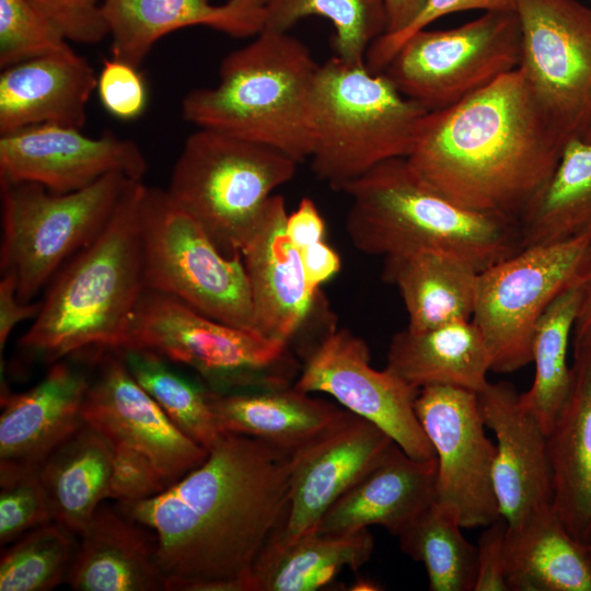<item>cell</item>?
<instances>
[{
    "label": "cell",
    "instance_id": "6da1fadb",
    "mask_svg": "<svg viewBox=\"0 0 591 591\" xmlns=\"http://www.w3.org/2000/svg\"><path fill=\"white\" fill-rule=\"evenodd\" d=\"M291 454L223 432L206 460L165 490L117 505L154 534L165 590H246L255 563L285 525Z\"/></svg>",
    "mask_w": 591,
    "mask_h": 591
},
{
    "label": "cell",
    "instance_id": "7a4b0ae2",
    "mask_svg": "<svg viewBox=\"0 0 591 591\" xmlns=\"http://www.w3.org/2000/svg\"><path fill=\"white\" fill-rule=\"evenodd\" d=\"M566 143L517 68L459 103L428 113L406 160L451 202L519 221Z\"/></svg>",
    "mask_w": 591,
    "mask_h": 591
},
{
    "label": "cell",
    "instance_id": "3957f363",
    "mask_svg": "<svg viewBox=\"0 0 591 591\" xmlns=\"http://www.w3.org/2000/svg\"><path fill=\"white\" fill-rule=\"evenodd\" d=\"M132 182L101 234L56 274L20 348L48 364L86 349L123 347L144 290L141 205Z\"/></svg>",
    "mask_w": 591,
    "mask_h": 591
},
{
    "label": "cell",
    "instance_id": "277c9868",
    "mask_svg": "<svg viewBox=\"0 0 591 591\" xmlns=\"http://www.w3.org/2000/svg\"><path fill=\"white\" fill-rule=\"evenodd\" d=\"M341 192L350 197L348 236L364 254L439 251L480 273L522 250L518 221L451 202L426 185L406 158L375 165Z\"/></svg>",
    "mask_w": 591,
    "mask_h": 591
},
{
    "label": "cell",
    "instance_id": "5b68a950",
    "mask_svg": "<svg viewBox=\"0 0 591 591\" xmlns=\"http://www.w3.org/2000/svg\"><path fill=\"white\" fill-rule=\"evenodd\" d=\"M318 67L298 38L262 31L223 58L215 86L185 95L182 115L197 128L265 144L302 163L312 150Z\"/></svg>",
    "mask_w": 591,
    "mask_h": 591
},
{
    "label": "cell",
    "instance_id": "8992f818",
    "mask_svg": "<svg viewBox=\"0 0 591 591\" xmlns=\"http://www.w3.org/2000/svg\"><path fill=\"white\" fill-rule=\"evenodd\" d=\"M429 112L384 73L336 56L320 65L311 103V169L333 189L387 160L407 158Z\"/></svg>",
    "mask_w": 591,
    "mask_h": 591
},
{
    "label": "cell",
    "instance_id": "52a82bcc",
    "mask_svg": "<svg viewBox=\"0 0 591 591\" xmlns=\"http://www.w3.org/2000/svg\"><path fill=\"white\" fill-rule=\"evenodd\" d=\"M298 164L271 147L198 128L186 138L165 190L232 257L241 254L273 192L293 178Z\"/></svg>",
    "mask_w": 591,
    "mask_h": 591
},
{
    "label": "cell",
    "instance_id": "ba28073f",
    "mask_svg": "<svg viewBox=\"0 0 591 591\" xmlns=\"http://www.w3.org/2000/svg\"><path fill=\"white\" fill-rule=\"evenodd\" d=\"M121 348L151 350L186 366L217 393L290 386L297 372L289 345L212 320L173 297L147 289Z\"/></svg>",
    "mask_w": 591,
    "mask_h": 591
},
{
    "label": "cell",
    "instance_id": "9c48e42d",
    "mask_svg": "<svg viewBox=\"0 0 591 591\" xmlns=\"http://www.w3.org/2000/svg\"><path fill=\"white\" fill-rule=\"evenodd\" d=\"M132 182L111 173L81 190L54 194L0 177V270L15 279L20 301L31 302L66 260L101 234Z\"/></svg>",
    "mask_w": 591,
    "mask_h": 591
},
{
    "label": "cell",
    "instance_id": "30bf717a",
    "mask_svg": "<svg viewBox=\"0 0 591 591\" xmlns=\"http://www.w3.org/2000/svg\"><path fill=\"white\" fill-rule=\"evenodd\" d=\"M141 239L144 289L173 297L212 320L255 331L241 254L221 253L165 189L146 186Z\"/></svg>",
    "mask_w": 591,
    "mask_h": 591
},
{
    "label": "cell",
    "instance_id": "8fae6325",
    "mask_svg": "<svg viewBox=\"0 0 591 591\" xmlns=\"http://www.w3.org/2000/svg\"><path fill=\"white\" fill-rule=\"evenodd\" d=\"M521 32L514 10L487 11L449 30L413 34L382 71L426 111L452 106L519 67Z\"/></svg>",
    "mask_w": 591,
    "mask_h": 591
},
{
    "label": "cell",
    "instance_id": "7c38bea8",
    "mask_svg": "<svg viewBox=\"0 0 591 591\" xmlns=\"http://www.w3.org/2000/svg\"><path fill=\"white\" fill-rule=\"evenodd\" d=\"M591 235L523 247L478 274L473 323L483 334L491 371L508 373L532 362L537 321L581 277Z\"/></svg>",
    "mask_w": 591,
    "mask_h": 591
},
{
    "label": "cell",
    "instance_id": "4fadbf2b",
    "mask_svg": "<svg viewBox=\"0 0 591 591\" xmlns=\"http://www.w3.org/2000/svg\"><path fill=\"white\" fill-rule=\"evenodd\" d=\"M521 71L568 142L591 131V8L577 0H513Z\"/></svg>",
    "mask_w": 591,
    "mask_h": 591
},
{
    "label": "cell",
    "instance_id": "5bb4252c",
    "mask_svg": "<svg viewBox=\"0 0 591 591\" xmlns=\"http://www.w3.org/2000/svg\"><path fill=\"white\" fill-rule=\"evenodd\" d=\"M303 358L293 384L297 390L331 395L345 409L383 430L414 459L436 457L415 412L419 389L387 368L371 367L364 339L334 327Z\"/></svg>",
    "mask_w": 591,
    "mask_h": 591
},
{
    "label": "cell",
    "instance_id": "9a60e30c",
    "mask_svg": "<svg viewBox=\"0 0 591 591\" xmlns=\"http://www.w3.org/2000/svg\"><path fill=\"white\" fill-rule=\"evenodd\" d=\"M415 412L436 453V501L454 512L463 529L485 528L497 520L496 445L485 433L477 393L425 386L416 397Z\"/></svg>",
    "mask_w": 591,
    "mask_h": 591
},
{
    "label": "cell",
    "instance_id": "2e32d148",
    "mask_svg": "<svg viewBox=\"0 0 591 591\" xmlns=\"http://www.w3.org/2000/svg\"><path fill=\"white\" fill-rule=\"evenodd\" d=\"M82 420L106 439L146 454L172 485L208 451L187 437L139 385L117 349H95Z\"/></svg>",
    "mask_w": 591,
    "mask_h": 591
},
{
    "label": "cell",
    "instance_id": "e0dca14e",
    "mask_svg": "<svg viewBox=\"0 0 591 591\" xmlns=\"http://www.w3.org/2000/svg\"><path fill=\"white\" fill-rule=\"evenodd\" d=\"M148 170L138 144L105 132L37 125L0 135V177L39 184L54 194L81 190L111 173L142 181Z\"/></svg>",
    "mask_w": 591,
    "mask_h": 591
},
{
    "label": "cell",
    "instance_id": "ac0fdd59",
    "mask_svg": "<svg viewBox=\"0 0 591 591\" xmlns=\"http://www.w3.org/2000/svg\"><path fill=\"white\" fill-rule=\"evenodd\" d=\"M395 442L371 421L346 410L332 427L291 454L288 511L274 537L288 545L314 532L327 510Z\"/></svg>",
    "mask_w": 591,
    "mask_h": 591
},
{
    "label": "cell",
    "instance_id": "d6986e66",
    "mask_svg": "<svg viewBox=\"0 0 591 591\" xmlns=\"http://www.w3.org/2000/svg\"><path fill=\"white\" fill-rule=\"evenodd\" d=\"M287 217L285 198L271 195L241 256L252 294L255 331L291 348L323 308V298L308 283L300 251L286 232Z\"/></svg>",
    "mask_w": 591,
    "mask_h": 591
},
{
    "label": "cell",
    "instance_id": "ffe728a7",
    "mask_svg": "<svg viewBox=\"0 0 591 591\" xmlns=\"http://www.w3.org/2000/svg\"><path fill=\"white\" fill-rule=\"evenodd\" d=\"M90 371L65 359L27 391L1 387L0 482L36 471L83 424Z\"/></svg>",
    "mask_w": 591,
    "mask_h": 591
},
{
    "label": "cell",
    "instance_id": "44dd1931",
    "mask_svg": "<svg viewBox=\"0 0 591 591\" xmlns=\"http://www.w3.org/2000/svg\"><path fill=\"white\" fill-rule=\"evenodd\" d=\"M506 381L477 393L486 428L497 440L493 480L500 517L508 526L524 521L553 500L547 434Z\"/></svg>",
    "mask_w": 591,
    "mask_h": 591
},
{
    "label": "cell",
    "instance_id": "7402d4cb",
    "mask_svg": "<svg viewBox=\"0 0 591 591\" xmlns=\"http://www.w3.org/2000/svg\"><path fill=\"white\" fill-rule=\"evenodd\" d=\"M437 460H417L396 443L324 514L314 532L338 534L380 525L398 537L436 501Z\"/></svg>",
    "mask_w": 591,
    "mask_h": 591
},
{
    "label": "cell",
    "instance_id": "603a6c76",
    "mask_svg": "<svg viewBox=\"0 0 591 591\" xmlns=\"http://www.w3.org/2000/svg\"><path fill=\"white\" fill-rule=\"evenodd\" d=\"M567 397L547 433L552 505L568 531L591 541V338L572 340Z\"/></svg>",
    "mask_w": 591,
    "mask_h": 591
},
{
    "label": "cell",
    "instance_id": "cb8c5ba5",
    "mask_svg": "<svg viewBox=\"0 0 591 591\" xmlns=\"http://www.w3.org/2000/svg\"><path fill=\"white\" fill-rule=\"evenodd\" d=\"M97 76L73 49L30 59L0 73V135L37 125L81 129Z\"/></svg>",
    "mask_w": 591,
    "mask_h": 591
},
{
    "label": "cell",
    "instance_id": "d4e9b609",
    "mask_svg": "<svg viewBox=\"0 0 591 591\" xmlns=\"http://www.w3.org/2000/svg\"><path fill=\"white\" fill-rule=\"evenodd\" d=\"M266 0H105L102 11L112 36V54L139 68L163 36L189 26H207L233 37L263 31Z\"/></svg>",
    "mask_w": 591,
    "mask_h": 591
},
{
    "label": "cell",
    "instance_id": "484cf974",
    "mask_svg": "<svg viewBox=\"0 0 591 591\" xmlns=\"http://www.w3.org/2000/svg\"><path fill=\"white\" fill-rule=\"evenodd\" d=\"M118 508L100 505L78 534L66 582L76 591H158L165 580L157 540Z\"/></svg>",
    "mask_w": 591,
    "mask_h": 591
},
{
    "label": "cell",
    "instance_id": "4316f807",
    "mask_svg": "<svg viewBox=\"0 0 591 591\" xmlns=\"http://www.w3.org/2000/svg\"><path fill=\"white\" fill-rule=\"evenodd\" d=\"M209 404L220 432L248 436L289 453L314 440L347 410L293 385L230 393L210 390Z\"/></svg>",
    "mask_w": 591,
    "mask_h": 591
},
{
    "label": "cell",
    "instance_id": "83f0119b",
    "mask_svg": "<svg viewBox=\"0 0 591 591\" xmlns=\"http://www.w3.org/2000/svg\"><path fill=\"white\" fill-rule=\"evenodd\" d=\"M509 591H591V549L566 528L553 505L507 525Z\"/></svg>",
    "mask_w": 591,
    "mask_h": 591
},
{
    "label": "cell",
    "instance_id": "f1b7e54d",
    "mask_svg": "<svg viewBox=\"0 0 591 591\" xmlns=\"http://www.w3.org/2000/svg\"><path fill=\"white\" fill-rule=\"evenodd\" d=\"M386 368L419 390L444 385L479 393L489 383L491 357L473 321H460L397 332L389 346Z\"/></svg>",
    "mask_w": 591,
    "mask_h": 591
},
{
    "label": "cell",
    "instance_id": "f546056e",
    "mask_svg": "<svg viewBox=\"0 0 591 591\" xmlns=\"http://www.w3.org/2000/svg\"><path fill=\"white\" fill-rule=\"evenodd\" d=\"M478 274L452 254L418 251L385 257L382 277L401 294L408 315L407 328L419 332L471 321Z\"/></svg>",
    "mask_w": 591,
    "mask_h": 591
},
{
    "label": "cell",
    "instance_id": "4dcf8cb0",
    "mask_svg": "<svg viewBox=\"0 0 591 591\" xmlns=\"http://www.w3.org/2000/svg\"><path fill=\"white\" fill-rule=\"evenodd\" d=\"M368 529L328 534L311 532L291 544L274 540L255 563L245 591H312L329 584L341 568L357 571L371 557Z\"/></svg>",
    "mask_w": 591,
    "mask_h": 591
},
{
    "label": "cell",
    "instance_id": "1f68e13d",
    "mask_svg": "<svg viewBox=\"0 0 591 591\" xmlns=\"http://www.w3.org/2000/svg\"><path fill=\"white\" fill-rule=\"evenodd\" d=\"M54 522L77 536L107 499L111 444L83 421L38 467Z\"/></svg>",
    "mask_w": 591,
    "mask_h": 591
},
{
    "label": "cell",
    "instance_id": "d6a6232c",
    "mask_svg": "<svg viewBox=\"0 0 591 591\" xmlns=\"http://www.w3.org/2000/svg\"><path fill=\"white\" fill-rule=\"evenodd\" d=\"M523 247L591 235V142L568 141L548 182L519 218Z\"/></svg>",
    "mask_w": 591,
    "mask_h": 591
},
{
    "label": "cell",
    "instance_id": "836d02e7",
    "mask_svg": "<svg viewBox=\"0 0 591 591\" xmlns=\"http://www.w3.org/2000/svg\"><path fill=\"white\" fill-rule=\"evenodd\" d=\"M582 275V274H581ZM581 294V277L557 296L536 323L532 337L535 373L531 387L521 393L525 408L547 434L570 385L568 346Z\"/></svg>",
    "mask_w": 591,
    "mask_h": 591
},
{
    "label": "cell",
    "instance_id": "e575fe53",
    "mask_svg": "<svg viewBox=\"0 0 591 591\" xmlns=\"http://www.w3.org/2000/svg\"><path fill=\"white\" fill-rule=\"evenodd\" d=\"M457 515L432 502L398 536L401 549L426 569L431 591H473L477 548L461 532Z\"/></svg>",
    "mask_w": 591,
    "mask_h": 591
},
{
    "label": "cell",
    "instance_id": "d590c367",
    "mask_svg": "<svg viewBox=\"0 0 591 591\" xmlns=\"http://www.w3.org/2000/svg\"><path fill=\"white\" fill-rule=\"evenodd\" d=\"M309 16L332 23L335 56L349 62H366L370 46L389 25L385 0H266L263 31L288 33Z\"/></svg>",
    "mask_w": 591,
    "mask_h": 591
},
{
    "label": "cell",
    "instance_id": "8d00e7d4",
    "mask_svg": "<svg viewBox=\"0 0 591 591\" xmlns=\"http://www.w3.org/2000/svg\"><path fill=\"white\" fill-rule=\"evenodd\" d=\"M129 372L187 437L207 451L219 431L209 404L210 389L183 375L170 360L147 349L120 348Z\"/></svg>",
    "mask_w": 591,
    "mask_h": 591
},
{
    "label": "cell",
    "instance_id": "74e56055",
    "mask_svg": "<svg viewBox=\"0 0 591 591\" xmlns=\"http://www.w3.org/2000/svg\"><path fill=\"white\" fill-rule=\"evenodd\" d=\"M74 533L51 522L7 547L0 558L1 591H48L66 582L78 542Z\"/></svg>",
    "mask_w": 591,
    "mask_h": 591
},
{
    "label": "cell",
    "instance_id": "f35d334b",
    "mask_svg": "<svg viewBox=\"0 0 591 591\" xmlns=\"http://www.w3.org/2000/svg\"><path fill=\"white\" fill-rule=\"evenodd\" d=\"M60 28L28 0H0V66L72 50Z\"/></svg>",
    "mask_w": 591,
    "mask_h": 591
},
{
    "label": "cell",
    "instance_id": "ab89813d",
    "mask_svg": "<svg viewBox=\"0 0 591 591\" xmlns=\"http://www.w3.org/2000/svg\"><path fill=\"white\" fill-rule=\"evenodd\" d=\"M0 544L7 546L27 532L54 522L38 470L0 482Z\"/></svg>",
    "mask_w": 591,
    "mask_h": 591
},
{
    "label": "cell",
    "instance_id": "60d3db41",
    "mask_svg": "<svg viewBox=\"0 0 591 591\" xmlns=\"http://www.w3.org/2000/svg\"><path fill=\"white\" fill-rule=\"evenodd\" d=\"M108 441L111 477L107 499H114L118 503L141 501L159 495L169 487L160 471L146 454L126 444Z\"/></svg>",
    "mask_w": 591,
    "mask_h": 591
},
{
    "label": "cell",
    "instance_id": "b9f144b4",
    "mask_svg": "<svg viewBox=\"0 0 591 591\" xmlns=\"http://www.w3.org/2000/svg\"><path fill=\"white\" fill-rule=\"evenodd\" d=\"M514 10L513 0H426L416 19L404 30L392 35H383L369 48L366 56L368 69L381 73L399 47L415 33L427 28L436 20L462 11Z\"/></svg>",
    "mask_w": 591,
    "mask_h": 591
},
{
    "label": "cell",
    "instance_id": "7bdbcfd3",
    "mask_svg": "<svg viewBox=\"0 0 591 591\" xmlns=\"http://www.w3.org/2000/svg\"><path fill=\"white\" fill-rule=\"evenodd\" d=\"M138 69L118 58L103 60L96 91L102 106L117 119H136L147 107V84Z\"/></svg>",
    "mask_w": 591,
    "mask_h": 591
},
{
    "label": "cell",
    "instance_id": "ee69618b",
    "mask_svg": "<svg viewBox=\"0 0 591 591\" xmlns=\"http://www.w3.org/2000/svg\"><path fill=\"white\" fill-rule=\"evenodd\" d=\"M68 40L94 44L109 35L102 5L105 0H28Z\"/></svg>",
    "mask_w": 591,
    "mask_h": 591
},
{
    "label": "cell",
    "instance_id": "f6af8a7d",
    "mask_svg": "<svg viewBox=\"0 0 591 591\" xmlns=\"http://www.w3.org/2000/svg\"><path fill=\"white\" fill-rule=\"evenodd\" d=\"M507 522L499 517L478 537L476 580L473 591H509L506 579Z\"/></svg>",
    "mask_w": 591,
    "mask_h": 591
},
{
    "label": "cell",
    "instance_id": "bcb514c9",
    "mask_svg": "<svg viewBox=\"0 0 591 591\" xmlns=\"http://www.w3.org/2000/svg\"><path fill=\"white\" fill-rule=\"evenodd\" d=\"M286 232L293 246L300 252L324 241L325 222L311 198L303 197L297 209L288 213Z\"/></svg>",
    "mask_w": 591,
    "mask_h": 591
},
{
    "label": "cell",
    "instance_id": "7dc6e473",
    "mask_svg": "<svg viewBox=\"0 0 591 591\" xmlns=\"http://www.w3.org/2000/svg\"><path fill=\"white\" fill-rule=\"evenodd\" d=\"M40 302H22L16 296V282L10 275H1L0 280V351L2 354L11 332L21 322L35 318Z\"/></svg>",
    "mask_w": 591,
    "mask_h": 591
},
{
    "label": "cell",
    "instance_id": "c3c4849f",
    "mask_svg": "<svg viewBox=\"0 0 591 591\" xmlns=\"http://www.w3.org/2000/svg\"><path fill=\"white\" fill-rule=\"evenodd\" d=\"M309 286L320 290V286L340 269L338 254L325 241H321L300 252Z\"/></svg>",
    "mask_w": 591,
    "mask_h": 591
},
{
    "label": "cell",
    "instance_id": "681fc988",
    "mask_svg": "<svg viewBox=\"0 0 591 591\" xmlns=\"http://www.w3.org/2000/svg\"><path fill=\"white\" fill-rule=\"evenodd\" d=\"M572 334V339L591 338V250L581 275V294Z\"/></svg>",
    "mask_w": 591,
    "mask_h": 591
},
{
    "label": "cell",
    "instance_id": "f907efd6",
    "mask_svg": "<svg viewBox=\"0 0 591 591\" xmlns=\"http://www.w3.org/2000/svg\"><path fill=\"white\" fill-rule=\"evenodd\" d=\"M426 0H385L389 25L384 35L404 30L422 10Z\"/></svg>",
    "mask_w": 591,
    "mask_h": 591
},
{
    "label": "cell",
    "instance_id": "816d5d0a",
    "mask_svg": "<svg viewBox=\"0 0 591 591\" xmlns=\"http://www.w3.org/2000/svg\"><path fill=\"white\" fill-rule=\"evenodd\" d=\"M352 587H355V588H351L352 590H381L380 586L375 584L374 582H371L369 580H362V579H360Z\"/></svg>",
    "mask_w": 591,
    "mask_h": 591
},
{
    "label": "cell",
    "instance_id": "f5cc1de1",
    "mask_svg": "<svg viewBox=\"0 0 591 591\" xmlns=\"http://www.w3.org/2000/svg\"><path fill=\"white\" fill-rule=\"evenodd\" d=\"M584 140L591 142V131L589 132V135L587 136V138Z\"/></svg>",
    "mask_w": 591,
    "mask_h": 591
},
{
    "label": "cell",
    "instance_id": "db71d44e",
    "mask_svg": "<svg viewBox=\"0 0 591 591\" xmlns=\"http://www.w3.org/2000/svg\"><path fill=\"white\" fill-rule=\"evenodd\" d=\"M589 545H590V549H591V541L589 542Z\"/></svg>",
    "mask_w": 591,
    "mask_h": 591
}]
</instances>
